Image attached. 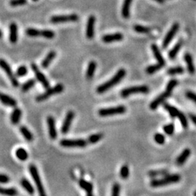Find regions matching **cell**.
I'll use <instances>...</instances> for the list:
<instances>
[{"instance_id":"d590c367","label":"cell","mask_w":196,"mask_h":196,"mask_svg":"<svg viewBox=\"0 0 196 196\" xmlns=\"http://www.w3.org/2000/svg\"><path fill=\"white\" fill-rule=\"evenodd\" d=\"M184 69L181 66H176L174 68H171L167 71V73L169 75L174 76V75H177V74H182L184 73Z\"/></svg>"},{"instance_id":"bcb514c9","label":"cell","mask_w":196,"mask_h":196,"mask_svg":"<svg viewBox=\"0 0 196 196\" xmlns=\"http://www.w3.org/2000/svg\"><path fill=\"white\" fill-rule=\"evenodd\" d=\"M120 192H121V187L118 183H115L112 187L111 196H120Z\"/></svg>"},{"instance_id":"1f68e13d","label":"cell","mask_w":196,"mask_h":196,"mask_svg":"<svg viewBox=\"0 0 196 196\" xmlns=\"http://www.w3.org/2000/svg\"><path fill=\"white\" fill-rule=\"evenodd\" d=\"M15 155H16L17 158H18L20 161H26L28 158V152L26 151L24 148H22V147L18 148V149L15 151Z\"/></svg>"},{"instance_id":"816d5d0a","label":"cell","mask_w":196,"mask_h":196,"mask_svg":"<svg viewBox=\"0 0 196 196\" xmlns=\"http://www.w3.org/2000/svg\"><path fill=\"white\" fill-rule=\"evenodd\" d=\"M189 119H190L191 121L193 122V123L195 124V125H196V115H194V114H189Z\"/></svg>"},{"instance_id":"7bdbcfd3","label":"cell","mask_w":196,"mask_h":196,"mask_svg":"<svg viewBox=\"0 0 196 196\" xmlns=\"http://www.w3.org/2000/svg\"><path fill=\"white\" fill-rule=\"evenodd\" d=\"M41 36L48 39H52L55 36V33H54L53 30L49 29L42 30V35H41Z\"/></svg>"},{"instance_id":"9a60e30c","label":"cell","mask_w":196,"mask_h":196,"mask_svg":"<svg viewBox=\"0 0 196 196\" xmlns=\"http://www.w3.org/2000/svg\"><path fill=\"white\" fill-rule=\"evenodd\" d=\"M96 21V17L94 15H90L86 23V36L88 39H92L95 35V24Z\"/></svg>"},{"instance_id":"7dc6e473","label":"cell","mask_w":196,"mask_h":196,"mask_svg":"<svg viewBox=\"0 0 196 196\" xmlns=\"http://www.w3.org/2000/svg\"><path fill=\"white\" fill-rule=\"evenodd\" d=\"M28 0H10V4L12 7H18L25 5L27 3Z\"/></svg>"},{"instance_id":"7402d4cb","label":"cell","mask_w":196,"mask_h":196,"mask_svg":"<svg viewBox=\"0 0 196 196\" xmlns=\"http://www.w3.org/2000/svg\"><path fill=\"white\" fill-rule=\"evenodd\" d=\"M133 0H124L121 9V15L124 18H128L130 16V7Z\"/></svg>"},{"instance_id":"484cf974","label":"cell","mask_w":196,"mask_h":196,"mask_svg":"<svg viewBox=\"0 0 196 196\" xmlns=\"http://www.w3.org/2000/svg\"><path fill=\"white\" fill-rule=\"evenodd\" d=\"M78 184H79L81 188H82L84 191L86 192V193H92L93 185L91 182L84 180V179H81V180L78 181Z\"/></svg>"},{"instance_id":"83f0119b","label":"cell","mask_w":196,"mask_h":196,"mask_svg":"<svg viewBox=\"0 0 196 196\" xmlns=\"http://www.w3.org/2000/svg\"><path fill=\"white\" fill-rule=\"evenodd\" d=\"M21 186L23 187V189L27 192L28 193H29L30 195H33L34 193V187L32 186V184H30V182L28 181L27 179L23 178L21 181Z\"/></svg>"},{"instance_id":"4fadbf2b","label":"cell","mask_w":196,"mask_h":196,"mask_svg":"<svg viewBox=\"0 0 196 196\" xmlns=\"http://www.w3.org/2000/svg\"><path fill=\"white\" fill-rule=\"evenodd\" d=\"M171 92L172 91H168L166 89V91H164V92L159 95L158 97H157L156 99H155L153 101L150 103V109H151V110H156V109L158 108V107L161 104H162L163 102H164L170 95H171Z\"/></svg>"},{"instance_id":"6da1fadb","label":"cell","mask_w":196,"mask_h":196,"mask_svg":"<svg viewBox=\"0 0 196 196\" xmlns=\"http://www.w3.org/2000/svg\"><path fill=\"white\" fill-rule=\"evenodd\" d=\"M126 71L125 69L121 68L117 71V73L115 74L114 76H113L110 80L108 82H105L104 84L100 85L97 88V92L99 94L105 93V91H108L110 88L116 85L118 83H119L123 79L124 76H126Z\"/></svg>"},{"instance_id":"f5cc1de1","label":"cell","mask_w":196,"mask_h":196,"mask_svg":"<svg viewBox=\"0 0 196 196\" xmlns=\"http://www.w3.org/2000/svg\"><path fill=\"white\" fill-rule=\"evenodd\" d=\"M154 1L157 2H158V3H159V4H163V2H165V0H154Z\"/></svg>"},{"instance_id":"3957f363","label":"cell","mask_w":196,"mask_h":196,"mask_svg":"<svg viewBox=\"0 0 196 196\" xmlns=\"http://www.w3.org/2000/svg\"><path fill=\"white\" fill-rule=\"evenodd\" d=\"M29 172L30 176H32L33 180H34L35 184H36L39 196H47L44 187L42 182H41L40 176H39L38 169H37L36 166L34 164H30L29 166Z\"/></svg>"},{"instance_id":"c3c4849f","label":"cell","mask_w":196,"mask_h":196,"mask_svg":"<svg viewBox=\"0 0 196 196\" xmlns=\"http://www.w3.org/2000/svg\"><path fill=\"white\" fill-rule=\"evenodd\" d=\"M178 84V82L176 79H172L171 81H169V82L168 83L167 86H166V90L172 91L174 87H175Z\"/></svg>"},{"instance_id":"ac0fdd59","label":"cell","mask_w":196,"mask_h":196,"mask_svg":"<svg viewBox=\"0 0 196 196\" xmlns=\"http://www.w3.org/2000/svg\"><path fill=\"white\" fill-rule=\"evenodd\" d=\"M0 102L4 105L10 106V107H15L17 105V101L10 96L5 94L0 93Z\"/></svg>"},{"instance_id":"277c9868","label":"cell","mask_w":196,"mask_h":196,"mask_svg":"<svg viewBox=\"0 0 196 196\" xmlns=\"http://www.w3.org/2000/svg\"><path fill=\"white\" fill-rule=\"evenodd\" d=\"M63 89H64V86L62 84H58L56 86L51 87V88L49 87L43 94L37 96L36 100L37 102H42L44 100H46L49 97H52V95L61 93L63 91Z\"/></svg>"},{"instance_id":"f546056e","label":"cell","mask_w":196,"mask_h":196,"mask_svg":"<svg viewBox=\"0 0 196 196\" xmlns=\"http://www.w3.org/2000/svg\"><path fill=\"white\" fill-rule=\"evenodd\" d=\"M0 194L5 196H16L17 195V190L13 187L5 188L0 187Z\"/></svg>"},{"instance_id":"7a4b0ae2","label":"cell","mask_w":196,"mask_h":196,"mask_svg":"<svg viewBox=\"0 0 196 196\" xmlns=\"http://www.w3.org/2000/svg\"><path fill=\"white\" fill-rule=\"evenodd\" d=\"M181 176L180 175L176 174H166L163 176V178L158 179V180H153L150 182V185L152 187H158L166 186L171 184H175L180 181Z\"/></svg>"},{"instance_id":"e575fe53","label":"cell","mask_w":196,"mask_h":196,"mask_svg":"<svg viewBox=\"0 0 196 196\" xmlns=\"http://www.w3.org/2000/svg\"><path fill=\"white\" fill-rule=\"evenodd\" d=\"M102 137H103V135H102V134H100V133L91 134L89 137L88 139H87V142L90 144H95L98 142L100 139H102Z\"/></svg>"},{"instance_id":"8992f818","label":"cell","mask_w":196,"mask_h":196,"mask_svg":"<svg viewBox=\"0 0 196 196\" xmlns=\"http://www.w3.org/2000/svg\"><path fill=\"white\" fill-rule=\"evenodd\" d=\"M78 19H79V17L76 14L54 15L50 18V22L54 24L73 23V22H77Z\"/></svg>"},{"instance_id":"5b68a950","label":"cell","mask_w":196,"mask_h":196,"mask_svg":"<svg viewBox=\"0 0 196 196\" xmlns=\"http://www.w3.org/2000/svg\"><path fill=\"white\" fill-rule=\"evenodd\" d=\"M126 111V107L124 105H119L116 107H111L108 108H102L98 111L99 115L102 117L112 116V115L124 114Z\"/></svg>"},{"instance_id":"4316f807","label":"cell","mask_w":196,"mask_h":196,"mask_svg":"<svg viewBox=\"0 0 196 196\" xmlns=\"http://www.w3.org/2000/svg\"><path fill=\"white\" fill-rule=\"evenodd\" d=\"M182 40L179 41L174 46V47L170 50L169 52V58L171 59V60H174V59H175L176 55H177L178 52H180L181 47H182Z\"/></svg>"},{"instance_id":"680465c9","label":"cell","mask_w":196,"mask_h":196,"mask_svg":"<svg viewBox=\"0 0 196 196\" xmlns=\"http://www.w3.org/2000/svg\"><path fill=\"white\" fill-rule=\"evenodd\" d=\"M195 1H196V0H195Z\"/></svg>"},{"instance_id":"836d02e7","label":"cell","mask_w":196,"mask_h":196,"mask_svg":"<svg viewBox=\"0 0 196 196\" xmlns=\"http://www.w3.org/2000/svg\"><path fill=\"white\" fill-rule=\"evenodd\" d=\"M35 84H36V81H35L34 78H30V79L28 80L27 82L24 83V84L22 85L21 89L23 92H26L28 91L29 89L32 88L33 86H34Z\"/></svg>"},{"instance_id":"30bf717a","label":"cell","mask_w":196,"mask_h":196,"mask_svg":"<svg viewBox=\"0 0 196 196\" xmlns=\"http://www.w3.org/2000/svg\"><path fill=\"white\" fill-rule=\"evenodd\" d=\"M30 67H31L32 71H34L36 79L38 80L41 84H42V86L44 87L45 89L49 88L50 86L49 81L47 80V78H46V76L42 73V72L39 70L38 66H37L35 63H31V64H30Z\"/></svg>"},{"instance_id":"2e32d148","label":"cell","mask_w":196,"mask_h":196,"mask_svg":"<svg viewBox=\"0 0 196 196\" xmlns=\"http://www.w3.org/2000/svg\"><path fill=\"white\" fill-rule=\"evenodd\" d=\"M124 36L121 33H115L113 34H107L102 36V40L105 43H111L113 41H119L123 40Z\"/></svg>"},{"instance_id":"52a82bcc","label":"cell","mask_w":196,"mask_h":196,"mask_svg":"<svg viewBox=\"0 0 196 196\" xmlns=\"http://www.w3.org/2000/svg\"><path fill=\"white\" fill-rule=\"evenodd\" d=\"M0 68L5 72L7 76H8L11 84L14 87H17L19 86V82L16 78V76L14 75L13 72L11 68L10 65L7 63V61L4 59H0Z\"/></svg>"},{"instance_id":"d6986e66","label":"cell","mask_w":196,"mask_h":196,"mask_svg":"<svg viewBox=\"0 0 196 196\" xmlns=\"http://www.w3.org/2000/svg\"><path fill=\"white\" fill-rule=\"evenodd\" d=\"M151 49H152V53H153L154 54L155 58H156V60L158 61V63L161 65H162V66H164V65H166L165 60H164V58H163L162 54H161V52L160 51V49H159L158 46L153 44L151 45Z\"/></svg>"},{"instance_id":"11a10c76","label":"cell","mask_w":196,"mask_h":196,"mask_svg":"<svg viewBox=\"0 0 196 196\" xmlns=\"http://www.w3.org/2000/svg\"><path fill=\"white\" fill-rule=\"evenodd\" d=\"M2 30H0V39L2 38Z\"/></svg>"},{"instance_id":"681fc988","label":"cell","mask_w":196,"mask_h":196,"mask_svg":"<svg viewBox=\"0 0 196 196\" xmlns=\"http://www.w3.org/2000/svg\"><path fill=\"white\" fill-rule=\"evenodd\" d=\"M185 95H186V97L187 98V99L190 100L191 101H193L196 104V93H194L191 91H187L186 94H185Z\"/></svg>"},{"instance_id":"f907efd6","label":"cell","mask_w":196,"mask_h":196,"mask_svg":"<svg viewBox=\"0 0 196 196\" xmlns=\"http://www.w3.org/2000/svg\"><path fill=\"white\" fill-rule=\"evenodd\" d=\"M8 182H10V178L8 177V176L0 174V183L1 184H6Z\"/></svg>"},{"instance_id":"8d00e7d4","label":"cell","mask_w":196,"mask_h":196,"mask_svg":"<svg viewBox=\"0 0 196 196\" xmlns=\"http://www.w3.org/2000/svg\"><path fill=\"white\" fill-rule=\"evenodd\" d=\"M166 174H168V171H166V170H164V169H161V170H156V171H150L149 172H148V175H149V176H150V177H157V176H163L165 175H166Z\"/></svg>"},{"instance_id":"cb8c5ba5","label":"cell","mask_w":196,"mask_h":196,"mask_svg":"<svg viewBox=\"0 0 196 196\" xmlns=\"http://www.w3.org/2000/svg\"><path fill=\"white\" fill-rule=\"evenodd\" d=\"M22 116V110L18 108H15L14 110H12V113H11L10 120L12 124L16 125L19 123L20 120L21 119Z\"/></svg>"},{"instance_id":"ba28073f","label":"cell","mask_w":196,"mask_h":196,"mask_svg":"<svg viewBox=\"0 0 196 196\" xmlns=\"http://www.w3.org/2000/svg\"><path fill=\"white\" fill-rule=\"evenodd\" d=\"M148 91H149V88H148V86H145V85H142V86H134L124 89L121 91V95L122 97L126 98L128 97L131 95H134V94H146Z\"/></svg>"},{"instance_id":"d4e9b609","label":"cell","mask_w":196,"mask_h":196,"mask_svg":"<svg viewBox=\"0 0 196 196\" xmlns=\"http://www.w3.org/2000/svg\"><path fill=\"white\" fill-rule=\"evenodd\" d=\"M97 68V63L95 61L91 60L89 63L88 66H87L86 73V77L88 80H90L92 78L95 74V70Z\"/></svg>"},{"instance_id":"4dcf8cb0","label":"cell","mask_w":196,"mask_h":196,"mask_svg":"<svg viewBox=\"0 0 196 196\" xmlns=\"http://www.w3.org/2000/svg\"><path fill=\"white\" fill-rule=\"evenodd\" d=\"M163 107H164V108L168 111V113H169L170 116L172 118L177 117L178 113L180 112V110H179L177 108H176L174 106H172L171 105L168 103L163 104Z\"/></svg>"},{"instance_id":"db71d44e","label":"cell","mask_w":196,"mask_h":196,"mask_svg":"<svg viewBox=\"0 0 196 196\" xmlns=\"http://www.w3.org/2000/svg\"><path fill=\"white\" fill-rule=\"evenodd\" d=\"M86 196H94V195H93L92 193H87Z\"/></svg>"},{"instance_id":"8fae6325","label":"cell","mask_w":196,"mask_h":196,"mask_svg":"<svg viewBox=\"0 0 196 196\" xmlns=\"http://www.w3.org/2000/svg\"><path fill=\"white\" fill-rule=\"evenodd\" d=\"M179 28H180V25L179 23H175L172 25L171 28H170V30L168 31V33L166 35V36L164 37L163 41V44H162V47L163 49L166 48L169 45V44L171 43V41L173 40L174 36H175L176 32L178 31Z\"/></svg>"},{"instance_id":"9f6ffc18","label":"cell","mask_w":196,"mask_h":196,"mask_svg":"<svg viewBox=\"0 0 196 196\" xmlns=\"http://www.w3.org/2000/svg\"><path fill=\"white\" fill-rule=\"evenodd\" d=\"M194 196H196V191L194 193Z\"/></svg>"},{"instance_id":"603a6c76","label":"cell","mask_w":196,"mask_h":196,"mask_svg":"<svg viewBox=\"0 0 196 196\" xmlns=\"http://www.w3.org/2000/svg\"><path fill=\"white\" fill-rule=\"evenodd\" d=\"M56 52L54 50L50 51L49 53L47 54V56L45 57L42 62H41V67L43 68H47L49 67V65L51 64L52 61L54 60V58L56 57Z\"/></svg>"},{"instance_id":"e0dca14e","label":"cell","mask_w":196,"mask_h":196,"mask_svg":"<svg viewBox=\"0 0 196 196\" xmlns=\"http://www.w3.org/2000/svg\"><path fill=\"white\" fill-rule=\"evenodd\" d=\"M10 35H9V40L12 44H15L17 41V26L15 23H10L9 26Z\"/></svg>"},{"instance_id":"ab89813d","label":"cell","mask_w":196,"mask_h":196,"mask_svg":"<svg viewBox=\"0 0 196 196\" xmlns=\"http://www.w3.org/2000/svg\"><path fill=\"white\" fill-rule=\"evenodd\" d=\"M120 176L123 180H126L129 176V169L127 165H124L120 169Z\"/></svg>"},{"instance_id":"f1b7e54d","label":"cell","mask_w":196,"mask_h":196,"mask_svg":"<svg viewBox=\"0 0 196 196\" xmlns=\"http://www.w3.org/2000/svg\"><path fill=\"white\" fill-rule=\"evenodd\" d=\"M20 132H21L26 140H27L28 142H31L34 139V135L26 126H21L20 127Z\"/></svg>"},{"instance_id":"6f0895ef","label":"cell","mask_w":196,"mask_h":196,"mask_svg":"<svg viewBox=\"0 0 196 196\" xmlns=\"http://www.w3.org/2000/svg\"><path fill=\"white\" fill-rule=\"evenodd\" d=\"M32 1H34V2H36V1H38V0H32Z\"/></svg>"},{"instance_id":"9c48e42d","label":"cell","mask_w":196,"mask_h":196,"mask_svg":"<svg viewBox=\"0 0 196 196\" xmlns=\"http://www.w3.org/2000/svg\"><path fill=\"white\" fill-rule=\"evenodd\" d=\"M60 145L65 147H84L87 145V141L83 139H64L60 142Z\"/></svg>"},{"instance_id":"7c38bea8","label":"cell","mask_w":196,"mask_h":196,"mask_svg":"<svg viewBox=\"0 0 196 196\" xmlns=\"http://www.w3.org/2000/svg\"><path fill=\"white\" fill-rule=\"evenodd\" d=\"M74 117H75V113H74L73 111L69 110L68 112L66 113L64 121L63 122L62 127H61V133H62V134H65L68 132Z\"/></svg>"},{"instance_id":"44dd1931","label":"cell","mask_w":196,"mask_h":196,"mask_svg":"<svg viewBox=\"0 0 196 196\" xmlns=\"http://www.w3.org/2000/svg\"><path fill=\"white\" fill-rule=\"evenodd\" d=\"M184 58L187 65V71H188L189 73L193 75V74L195 73V65H194L193 60V58H192L191 54L189 53H186L184 54Z\"/></svg>"},{"instance_id":"74e56055","label":"cell","mask_w":196,"mask_h":196,"mask_svg":"<svg viewBox=\"0 0 196 196\" xmlns=\"http://www.w3.org/2000/svg\"><path fill=\"white\" fill-rule=\"evenodd\" d=\"M162 67H163L162 65H161L159 63H158V64L151 65L146 68V73L147 74H153L154 73H156V71H159Z\"/></svg>"},{"instance_id":"60d3db41","label":"cell","mask_w":196,"mask_h":196,"mask_svg":"<svg viewBox=\"0 0 196 196\" xmlns=\"http://www.w3.org/2000/svg\"><path fill=\"white\" fill-rule=\"evenodd\" d=\"M177 117H178L179 120H180L181 125H182V127L184 128H187V126H188V121H187V117L185 116V115L184 114V113L180 112H180H179V113H178Z\"/></svg>"},{"instance_id":"b9f144b4","label":"cell","mask_w":196,"mask_h":196,"mask_svg":"<svg viewBox=\"0 0 196 196\" xmlns=\"http://www.w3.org/2000/svg\"><path fill=\"white\" fill-rule=\"evenodd\" d=\"M154 140L158 145H163L165 143L166 138L163 134H161V133H157L154 135Z\"/></svg>"},{"instance_id":"ffe728a7","label":"cell","mask_w":196,"mask_h":196,"mask_svg":"<svg viewBox=\"0 0 196 196\" xmlns=\"http://www.w3.org/2000/svg\"><path fill=\"white\" fill-rule=\"evenodd\" d=\"M191 151L189 148H185V149L183 150V151L181 152L177 158H176V163L178 166H182L184 164V163L186 162L187 158L190 156Z\"/></svg>"},{"instance_id":"d6a6232c","label":"cell","mask_w":196,"mask_h":196,"mask_svg":"<svg viewBox=\"0 0 196 196\" xmlns=\"http://www.w3.org/2000/svg\"><path fill=\"white\" fill-rule=\"evenodd\" d=\"M26 34L27 36L30 37L41 36V35H42V30L36 29V28H28L26 30Z\"/></svg>"},{"instance_id":"ee69618b","label":"cell","mask_w":196,"mask_h":196,"mask_svg":"<svg viewBox=\"0 0 196 196\" xmlns=\"http://www.w3.org/2000/svg\"><path fill=\"white\" fill-rule=\"evenodd\" d=\"M27 73H28V68H27V67L25 66V65H21V66H20L17 69L16 75L17 76H19V77L26 76Z\"/></svg>"},{"instance_id":"f35d334b","label":"cell","mask_w":196,"mask_h":196,"mask_svg":"<svg viewBox=\"0 0 196 196\" xmlns=\"http://www.w3.org/2000/svg\"><path fill=\"white\" fill-rule=\"evenodd\" d=\"M134 30L135 31L139 33V34H148V33L150 32V28L145 27V26H142L140 25H135L134 26Z\"/></svg>"},{"instance_id":"f6af8a7d","label":"cell","mask_w":196,"mask_h":196,"mask_svg":"<svg viewBox=\"0 0 196 196\" xmlns=\"http://www.w3.org/2000/svg\"><path fill=\"white\" fill-rule=\"evenodd\" d=\"M163 131H164V132L168 135L173 134V133L174 132V125L173 124H166V125L163 126Z\"/></svg>"},{"instance_id":"5bb4252c","label":"cell","mask_w":196,"mask_h":196,"mask_svg":"<svg viewBox=\"0 0 196 196\" xmlns=\"http://www.w3.org/2000/svg\"><path fill=\"white\" fill-rule=\"evenodd\" d=\"M47 123L49 137L52 139H56L57 137H58V132H57L55 120H54V117L51 116V115L48 116L47 119Z\"/></svg>"}]
</instances>
